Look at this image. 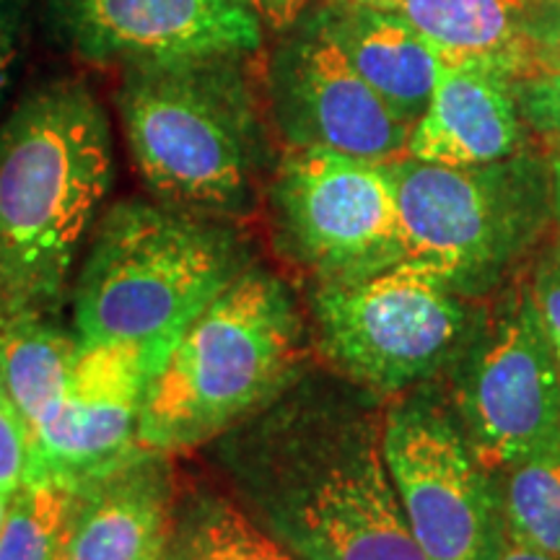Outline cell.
Wrapping results in <instances>:
<instances>
[{
    "instance_id": "obj_1",
    "label": "cell",
    "mask_w": 560,
    "mask_h": 560,
    "mask_svg": "<svg viewBox=\"0 0 560 560\" xmlns=\"http://www.w3.org/2000/svg\"><path fill=\"white\" fill-rule=\"evenodd\" d=\"M374 392L327 366L210 441L231 499L301 560H425L384 459Z\"/></svg>"
},
{
    "instance_id": "obj_2",
    "label": "cell",
    "mask_w": 560,
    "mask_h": 560,
    "mask_svg": "<svg viewBox=\"0 0 560 560\" xmlns=\"http://www.w3.org/2000/svg\"><path fill=\"white\" fill-rule=\"evenodd\" d=\"M115 182L109 115L79 75L37 81L0 122V327L55 317Z\"/></svg>"
},
{
    "instance_id": "obj_3",
    "label": "cell",
    "mask_w": 560,
    "mask_h": 560,
    "mask_svg": "<svg viewBox=\"0 0 560 560\" xmlns=\"http://www.w3.org/2000/svg\"><path fill=\"white\" fill-rule=\"evenodd\" d=\"M247 62L200 58L120 70L115 104L153 200L234 223L260 206L278 159Z\"/></svg>"
},
{
    "instance_id": "obj_4",
    "label": "cell",
    "mask_w": 560,
    "mask_h": 560,
    "mask_svg": "<svg viewBox=\"0 0 560 560\" xmlns=\"http://www.w3.org/2000/svg\"><path fill=\"white\" fill-rule=\"evenodd\" d=\"M312 350L293 285L252 265L172 346L145 392L138 444L172 457L208 446L310 369Z\"/></svg>"
},
{
    "instance_id": "obj_5",
    "label": "cell",
    "mask_w": 560,
    "mask_h": 560,
    "mask_svg": "<svg viewBox=\"0 0 560 560\" xmlns=\"http://www.w3.org/2000/svg\"><path fill=\"white\" fill-rule=\"evenodd\" d=\"M240 223L159 200H120L96 221L73 291L81 342L174 346L185 327L257 265Z\"/></svg>"
},
{
    "instance_id": "obj_6",
    "label": "cell",
    "mask_w": 560,
    "mask_h": 560,
    "mask_svg": "<svg viewBox=\"0 0 560 560\" xmlns=\"http://www.w3.org/2000/svg\"><path fill=\"white\" fill-rule=\"evenodd\" d=\"M405 260L472 301L520 278L552 223L548 159L535 151L475 166L387 161Z\"/></svg>"
},
{
    "instance_id": "obj_7",
    "label": "cell",
    "mask_w": 560,
    "mask_h": 560,
    "mask_svg": "<svg viewBox=\"0 0 560 560\" xmlns=\"http://www.w3.org/2000/svg\"><path fill=\"white\" fill-rule=\"evenodd\" d=\"M482 306L486 301L462 296L408 260L359 280L306 289L312 348L322 366L387 402L450 371Z\"/></svg>"
},
{
    "instance_id": "obj_8",
    "label": "cell",
    "mask_w": 560,
    "mask_h": 560,
    "mask_svg": "<svg viewBox=\"0 0 560 560\" xmlns=\"http://www.w3.org/2000/svg\"><path fill=\"white\" fill-rule=\"evenodd\" d=\"M265 200L276 252L310 285L359 280L405 260L387 161L285 149Z\"/></svg>"
},
{
    "instance_id": "obj_9",
    "label": "cell",
    "mask_w": 560,
    "mask_h": 560,
    "mask_svg": "<svg viewBox=\"0 0 560 560\" xmlns=\"http://www.w3.org/2000/svg\"><path fill=\"white\" fill-rule=\"evenodd\" d=\"M384 459L425 560H495L506 545L493 475L475 457L441 380L392 397Z\"/></svg>"
},
{
    "instance_id": "obj_10",
    "label": "cell",
    "mask_w": 560,
    "mask_h": 560,
    "mask_svg": "<svg viewBox=\"0 0 560 560\" xmlns=\"http://www.w3.org/2000/svg\"><path fill=\"white\" fill-rule=\"evenodd\" d=\"M441 384L488 472L560 441V374L522 278L486 301Z\"/></svg>"
},
{
    "instance_id": "obj_11",
    "label": "cell",
    "mask_w": 560,
    "mask_h": 560,
    "mask_svg": "<svg viewBox=\"0 0 560 560\" xmlns=\"http://www.w3.org/2000/svg\"><path fill=\"white\" fill-rule=\"evenodd\" d=\"M272 50L265 102L285 149H319L369 161L405 156L410 122L361 79L322 11H310Z\"/></svg>"
},
{
    "instance_id": "obj_12",
    "label": "cell",
    "mask_w": 560,
    "mask_h": 560,
    "mask_svg": "<svg viewBox=\"0 0 560 560\" xmlns=\"http://www.w3.org/2000/svg\"><path fill=\"white\" fill-rule=\"evenodd\" d=\"M170 342H81L62 395L30 429L24 482L73 490L138 450L145 392Z\"/></svg>"
},
{
    "instance_id": "obj_13",
    "label": "cell",
    "mask_w": 560,
    "mask_h": 560,
    "mask_svg": "<svg viewBox=\"0 0 560 560\" xmlns=\"http://www.w3.org/2000/svg\"><path fill=\"white\" fill-rule=\"evenodd\" d=\"M45 32L70 58L138 68L200 58H252L265 24L236 0H45Z\"/></svg>"
},
{
    "instance_id": "obj_14",
    "label": "cell",
    "mask_w": 560,
    "mask_h": 560,
    "mask_svg": "<svg viewBox=\"0 0 560 560\" xmlns=\"http://www.w3.org/2000/svg\"><path fill=\"white\" fill-rule=\"evenodd\" d=\"M177 499L172 454L138 446L70 490L58 560H159Z\"/></svg>"
},
{
    "instance_id": "obj_15",
    "label": "cell",
    "mask_w": 560,
    "mask_h": 560,
    "mask_svg": "<svg viewBox=\"0 0 560 560\" xmlns=\"http://www.w3.org/2000/svg\"><path fill=\"white\" fill-rule=\"evenodd\" d=\"M524 128L511 81L444 66L423 115L412 122L405 156L446 166L490 164L527 149Z\"/></svg>"
},
{
    "instance_id": "obj_16",
    "label": "cell",
    "mask_w": 560,
    "mask_h": 560,
    "mask_svg": "<svg viewBox=\"0 0 560 560\" xmlns=\"http://www.w3.org/2000/svg\"><path fill=\"white\" fill-rule=\"evenodd\" d=\"M319 11L361 79L397 117L416 122L444 70L429 42L397 11L369 9L350 0H332Z\"/></svg>"
},
{
    "instance_id": "obj_17",
    "label": "cell",
    "mask_w": 560,
    "mask_h": 560,
    "mask_svg": "<svg viewBox=\"0 0 560 560\" xmlns=\"http://www.w3.org/2000/svg\"><path fill=\"white\" fill-rule=\"evenodd\" d=\"M527 0H400L397 13L450 68H478L520 81L532 50L524 34Z\"/></svg>"
},
{
    "instance_id": "obj_18",
    "label": "cell",
    "mask_w": 560,
    "mask_h": 560,
    "mask_svg": "<svg viewBox=\"0 0 560 560\" xmlns=\"http://www.w3.org/2000/svg\"><path fill=\"white\" fill-rule=\"evenodd\" d=\"M159 560H301L262 529L231 495L179 490L166 548Z\"/></svg>"
},
{
    "instance_id": "obj_19",
    "label": "cell",
    "mask_w": 560,
    "mask_h": 560,
    "mask_svg": "<svg viewBox=\"0 0 560 560\" xmlns=\"http://www.w3.org/2000/svg\"><path fill=\"white\" fill-rule=\"evenodd\" d=\"M79 348V335L55 325V317L0 327V384L30 429L62 395Z\"/></svg>"
},
{
    "instance_id": "obj_20",
    "label": "cell",
    "mask_w": 560,
    "mask_h": 560,
    "mask_svg": "<svg viewBox=\"0 0 560 560\" xmlns=\"http://www.w3.org/2000/svg\"><path fill=\"white\" fill-rule=\"evenodd\" d=\"M490 475L506 540L560 558V441Z\"/></svg>"
},
{
    "instance_id": "obj_21",
    "label": "cell",
    "mask_w": 560,
    "mask_h": 560,
    "mask_svg": "<svg viewBox=\"0 0 560 560\" xmlns=\"http://www.w3.org/2000/svg\"><path fill=\"white\" fill-rule=\"evenodd\" d=\"M70 490L24 482L0 522V560H58Z\"/></svg>"
},
{
    "instance_id": "obj_22",
    "label": "cell",
    "mask_w": 560,
    "mask_h": 560,
    "mask_svg": "<svg viewBox=\"0 0 560 560\" xmlns=\"http://www.w3.org/2000/svg\"><path fill=\"white\" fill-rule=\"evenodd\" d=\"M522 280L532 312H535L537 325H540V332L560 374V234L556 240L545 242L532 255Z\"/></svg>"
},
{
    "instance_id": "obj_23",
    "label": "cell",
    "mask_w": 560,
    "mask_h": 560,
    "mask_svg": "<svg viewBox=\"0 0 560 560\" xmlns=\"http://www.w3.org/2000/svg\"><path fill=\"white\" fill-rule=\"evenodd\" d=\"M511 89L524 125L540 132L548 143L560 140V62L532 70L511 83Z\"/></svg>"
},
{
    "instance_id": "obj_24",
    "label": "cell",
    "mask_w": 560,
    "mask_h": 560,
    "mask_svg": "<svg viewBox=\"0 0 560 560\" xmlns=\"http://www.w3.org/2000/svg\"><path fill=\"white\" fill-rule=\"evenodd\" d=\"M30 467V425L0 384V522L13 495L24 488Z\"/></svg>"
},
{
    "instance_id": "obj_25",
    "label": "cell",
    "mask_w": 560,
    "mask_h": 560,
    "mask_svg": "<svg viewBox=\"0 0 560 560\" xmlns=\"http://www.w3.org/2000/svg\"><path fill=\"white\" fill-rule=\"evenodd\" d=\"M32 0H0V109L30 47Z\"/></svg>"
},
{
    "instance_id": "obj_26",
    "label": "cell",
    "mask_w": 560,
    "mask_h": 560,
    "mask_svg": "<svg viewBox=\"0 0 560 560\" xmlns=\"http://www.w3.org/2000/svg\"><path fill=\"white\" fill-rule=\"evenodd\" d=\"M524 34L535 62L532 70L560 62V0H527Z\"/></svg>"
},
{
    "instance_id": "obj_27",
    "label": "cell",
    "mask_w": 560,
    "mask_h": 560,
    "mask_svg": "<svg viewBox=\"0 0 560 560\" xmlns=\"http://www.w3.org/2000/svg\"><path fill=\"white\" fill-rule=\"evenodd\" d=\"M236 3L247 5L252 13H257V19L272 32H285L301 16L312 11L314 0H236Z\"/></svg>"
},
{
    "instance_id": "obj_28",
    "label": "cell",
    "mask_w": 560,
    "mask_h": 560,
    "mask_svg": "<svg viewBox=\"0 0 560 560\" xmlns=\"http://www.w3.org/2000/svg\"><path fill=\"white\" fill-rule=\"evenodd\" d=\"M548 172H550V206H552V221L560 229V140L548 143Z\"/></svg>"
},
{
    "instance_id": "obj_29",
    "label": "cell",
    "mask_w": 560,
    "mask_h": 560,
    "mask_svg": "<svg viewBox=\"0 0 560 560\" xmlns=\"http://www.w3.org/2000/svg\"><path fill=\"white\" fill-rule=\"evenodd\" d=\"M495 560H560V558L548 556V552H540V550H529L524 548V545L506 540V545H503V550L499 552V558Z\"/></svg>"
},
{
    "instance_id": "obj_30",
    "label": "cell",
    "mask_w": 560,
    "mask_h": 560,
    "mask_svg": "<svg viewBox=\"0 0 560 560\" xmlns=\"http://www.w3.org/2000/svg\"><path fill=\"white\" fill-rule=\"evenodd\" d=\"M350 3L369 5V9H382V11H397L400 0H350Z\"/></svg>"
}]
</instances>
